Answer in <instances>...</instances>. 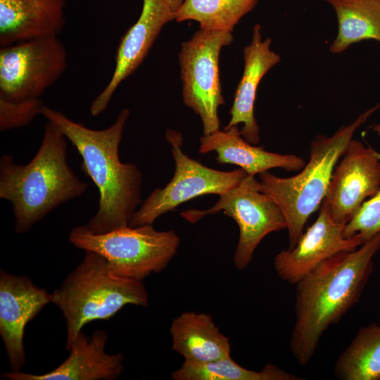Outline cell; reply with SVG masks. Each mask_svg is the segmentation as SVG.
Segmentation results:
<instances>
[{"instance_id":"obj_28","label":"cell","mask_w":380,"mask_h":380,"mask_svg":"<svg viewBox=\"0 0 380 380\" xmlns=\"http://www.w3.org/2000/svg\"><path fill=\"white\" fill-rule=\"evenodd\" d=\"M380 2V0H378Z\"/></svg>"},{"instance_id":"obj_14","label":"cell","mask_w":380,"mask_h":380,"mask_svg":"<svg viewBox=\"0 0 380 380\" xmlns=\"http://www.w3.org/2000/svg\"><path fill=\"white\" fill-rule=\"evenodd\" d=\"M175 13L164 0H143L140 16L122 37L115 55V66L110 81L94 99L90 113L96 117L108 107L118 86L142 63L165 24Z\"/></svg>"},{"instance_id":"obj_13","label":"cell","mask_w":380,"mask_h":380,"mask_svg":"<svg viewBox=\"0 0 380 380\" xmlns=\"http://www.w3.org/2000/svg\"><path fill=\"white\" fill-rule=\"evenodd\" d=\"M51 300V293L27 276L1 270L0 335L11 371H21L25 363V327Z\"/></svg>"},{"instance_id":"obj_3","label":"cell","mask_w":380,"mask_h":380,"mask_svg":"<svg viewBox=\"0 0 380 380\" xmlns=\"http://www.w3.org/2000/svg\"><path fill=\"white\" fill-rule=\"evenodd\" d=\"M67 138L51 122L44 129L40 146L25 165L11 155L0 158V198L12 204L15 232L23 234L59 205L82 195L88 184L67 161Z\"/></svg>"},{"instance_id":"obj_20","label":"cell","mask_w":380,"mask_h":380,"mask_svg":"<svg viewBox=\"0 0 380 380\" xmlns=\"http://www.w3.org/2000/svg\"><path fill=\"white\" fill-rule=\"evenodd\" d=\"M334 10L338 33L330 46L340 53L365 39L380 42V2L378 0H324Z\"/></svg>"},{"instance_id":"obj_4","label":"cell","mask_w":380,"mask_h":380,"mask_svg":"<svg viewBox=\"0 0 380 380\" xmlns=\"http://www.w3.org/2000/svg\"><path fill=\"white\" fill-rule=\"evenodd\" d=\"M379 109L380 102L350 125L341 127L333 135L317 136L310 142L309 160L298 174L289 177H277L269 171L258 175L260 190L273 199L285 217L288 248L296 245L308 218L319 208L333 171L354 133Z\"/></svg>"},{"instance_id":"obj_12","label":"cell","mask_w":380,"mask_h":380,"mask_svg":"<svg viewBox=\"0 0 380 380\" xmlns=\"http://www.w3.org/2000/svg\"><path fill=\"white\" fill-rule=\"evenodd\" d=\"M319 209L317 219L303 233L296 245L281 250L274 258L277 275L290 284H296L328 258L343 251L355 250L365 242L358 234L345 237L343 232L346 224L334 222L324 203Z\"/></svg>"},{"instance_id":"obj_5","label":"cell","mask_w":380,"mask_h":380,"mask_svg":"<svg viewBox=\"0 0 380 380\" xmlns=\"http://www.w3.org/2000/svg\"><path fill=\"white\" fill-rule=\"evenodd\" d=\"M51 295L65 322L66 350L85 324L109 319L127 305L148 303L142 281L115 275L108 261L90 251Z\"/></svg>"},{"instance_id":"obj_9","label":"cell","mask_w":380,"mask_h":380,"mask_svg":"<svg viewBox=\"0 0 380 380\" xmlns=\"http://www.w3.org/2000/svg\"><path fill=\"white\" fill-rule=\"evenodd\" d=\"M219 196L208 209H191L180 215L191 223L220 211L232 218L239 229L234 264L242 270L250 264L255 248L267 234L286 229V219L273 199L260 190L255 176L248 175L238 186Z\"/></svg>"},{"instance_id":"obj_25","label":"cell","mask_w":380,"mask_h":380,"mask_svg":"<svg viewBox=\"0 0 380 380\" xmlns=\"http://www.w3.org/2000/svg\"><path fill=\"white\" fill-rule=\"evenodd\" d=\"M44 104L40 99L8 101L0 99V130L23 127L41 115Z\"/></svg>"},{"instance_id":"obj_10","label":"cell","mask_w":380,"mask_h":380,"mask_svg":"<svg viewBox=\"0 0 380 380\" xmlns=\"http://www.w3.org/2000/svg\"><path fill=\"white\" fill-rule=\"evenodd\" d=\"M67 52L55 37L27 40L0 49V99H40L65 71Z\"/></svg>"},{"instance_id":"obj_6","label":"cell","mask_w":380,"mask_h":380,"mask_svg":"<svg viewBox=\"0 0 380 380\" xmlns=\"http://www.w3.org/2000/svg\"><path fill=\"white\" fill-rule=\"evenodd\" d=\"M69 241L77 248L103 257L115 275L138 281L163 271L180 244L174 230L157 231L149 224L103 234H94L80 225L70 231Z\"/></svg>"},{"instance_id":"obj_16","label":"cell","mask_w":380,"mask_h":380,"mask_svg":"<svg viewBox=\"0 0 380 380\" xmlns=\"http://www.w3.org/2000/svg\"><path fill=\"white\" fill-rule=\"evenodd\" d=\"M272 40L262 39L261 27L256 24L251 43L243 49L244 68L235 91L229 114L230 120L224 127L243 124L240 133L249 143L260 142V128L254 115L258 87L265 74L280 62V56L271 49Z\"/></svg>"},{"instance_id":"obj_22","label":"cell","mask_w":380,"mask_h":380,"mask_svg":"<svg viewBox=\"0 0 380 380\" xmlns=\"http://www.w3.org/2000/svg\"><path fill=\"white\" fill-rule=\"evenodd\" d=\"M174 380H299L303 378L291 374L271 363L260 371L246 369L231 356L208 362L184 361L172 373Z\"/></svg>"},{"instance_id":"obj_26","label":"cell","mask_w":380,"mask_h":380,"mask_svg":"<svg viewBox=\"0 0 380 380\" xmlns=\"http://www.w3.org/2000/svg\"><path fill=\"white\" fill-rule=\"evenodd\" d=\"M170 8L176 12L181 6L184 0H164Z\"/></svg>"},{"instance_id":"obj_18","label":"cell","mask_w":380,"mask_h":380,"mask_svg":"<svg viewBox=\"0 0 380 380\" xmlns=\"http://www.w3.org/2000/svg\"><path fill=\"white\" fill-rule=\"evenodd\" d=\"M199 142V153L215 152V159L219 163L237 165L251 176L273 168L296 172L306 163L296 155L267 151L262 146L248 142L241 136L237 126L203 134Z\"/></svg>"},{"instance_id":"obj_17","label":"cell","mask_w":380,"mask_h":380,"mask_svg":"<svg viewBox=\"0 0 380 380\" xmlns=\"http://www.w3.org/2000/svg\"><path fill=\"white\" fill-rule=\"evenodd\" d=\"M66 0H0V46L55 37L63 30Z\"/></svg>"},{"instance_id":"obj_24","label":"cell","mask_w":380,"mask_h":380,"mask_svg":"<svg viewBox=\"0 0 380 380\" xmlns=\"http://www.w3.org/2000/svg\"><path fill=\"white\" fill-rule=\"evenodd\" d=\"M343 234L346 238L358 234L365 241L376 234L380 235V189L362 204L345 224Z\"/></svg>"},{"instance_id":"obj_1","label":"cell","mask_w":380,"mask_h":380,"mask_svg":"<svg viewBox=\"0 0 380 380\" xmlns=\"http://www.w3.org/2000/svg\"><path fill=\"white\" fill-rule=\"evenodd\" d=\"M380 250V235L319 264L296 284L295 322L289 345L301 366L310 362L327 329L360 300Z\"/></svg>"},{"instance_id":"obj_27","label":"cell","mask_w":380,"mask_h":380,"mask_svg":"<svg viewBox=\"0 0 380 380\" xmlns=\"http://www.w3.org/2000/svg\"><path fill=\"white\" fill-rule=\"evenodd\" d=\"M372 129L378 136L380 137V123L375 125L372 127ZM379 156H380V153H379Z\"/></svg>"},{"instance_id":"obj_7","label":"cell","mask_w":380,"mask_h":380,"mask_svg":"<svg viewBox=\"0 0 380 380\" xmlns=\"http://www.w3.org/2000/svg\"><path fill=\"white\" fill-rule=\"evenodd\" d=\"M165 137L175 162L173 177L165 187L155 189L141 202L130 220V227L153 224L160 215L192 198L206 194L222 195L248 175L241 168L221 171L208 167L182 151L180 133L168 129Z\"/></svg>"},{"instance_id":"obj_21","label":"cell","mask_w":380,"mask_h":380,"mask_svg":"<svg viewBox=\"0 0 380 380\" xmlns=\"http://www.w3.org/2000/svg\"><path fill=\"white\" fill-rule=\"evenodd\" d=\"M334 371L340 380H380V326L360 328L336 360Z\"/></svg>"},{"instance_id":"obj_11","label":"cell","mask_w":380,"mask_h":380,"mask_svg":"<svg viewBox=\"0 0 380 380\" xmlns=\"http://www.w3.org/2000/svg\"><path fill=\"white\" fill-rule=\"evenodd\" d=\"M335 167L323 200L331 219L346 224L380 189L379 152L352 139Z\"/></svg>"},{"instance_id":"obj_15","label":"cell","mask_w":380,"mask_h":380,"mask_svg":"<svg viewBox=\"0 0 380 380\" xmlns=\"http://www.w3.org/2000/svg\"><path fill=\"white\" fill-rule=\"evenodd\" d=\"M108 334L96 330L91 336L81 331L67 349L68 357L54 369L42 374L6 372L9 380H115L122 374L124 355L106 352Z\"/></svg>"},{"instance_id":"obj_2","label":"cell","mask_w":380,"mask_h":380,"mask_svg":"<svg viewBox=\"0 0 380 380\" xmlns=\"http://www.w3.org/2000/svg\"><path fill=\"white\" fill-rule=\"evenodd\" d=\"M41 115L53 123L76 148L82 159L81 170L98 189V210L84 226L94 234L129 226L142 202L140 170L133 163H122L119 157L129 110L122 109L113 125L99 130L75 122L45 105Z\"/></svg>"},{"instance_id":"obj_8","label":"cell","mask_w":380,"mask_h":380,"mask_svg":"<svg viewBox=\"0 0 380 380\" xmlns=\"http://www.w3.org/2000/svg\"><path fill=\"white\" fill-rule=\"evenodd\" d=\"M233 39L232 32L200 29L182 44L179 53L183 102L200 117L204 135L220 129L218 108L224 100L219 56Z\"/></svg>"},{"instance_id":"obj_19","label":"cell","mask_w":380,"mask_h":380,"mask_svg":"<svg viewBox=\"0 0 380 380\" xmlns=\"http://www.w3.org/2000/svg\"><path fill=\"white\" fill-rule=\"evenodd\" d=\"M170 332L172 349L184 361L208 362L230 356L229 339L210 315L185 312L173 319Z\"/></svg>"},{"instance_id":"obj_23","label":"cell","mask_w":380,"mask_h":380,"mask_svg":"<svg viewBox=\"0 0 380 380\" xmlns=\"http://www.w3.org/2000/svg\"><path fill=\"white\" fill-rule=\"evenodd\" d=\"M258 0H184L175 12L177 22L195 20L200 28L232 32L241 18L251 11Z\"/></svg>"}]
</instances>
